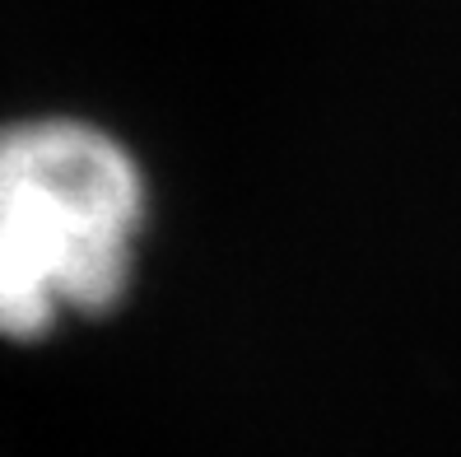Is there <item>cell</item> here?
<instances>
[{"label":"cell","mask_w":461,"mask_h":457,"mask_svg":"<svg viewBox=\"0 0 461 457\" xmlns=\"http://www.w3.org/2000/svg\"><path fill=\"white\" fill-rule=\"evenodd\" d=\"M145 178L107 131L70 117L0 131V336L38 341L107 313L131 285Z\"/></svg>","instance_id":"6da1fadb"}]
</instances>
